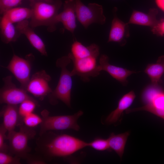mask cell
Wrapping results in <instances>:
<instances>
[{"label": "cell", "mask_w": 164, "mask_h": 164, "mask_svg": "<svg viewBox=\"0 0 164 164\" xmlns=\"http://www.w3.org/2000/svg\"><path fill=\"white\" fill-rule=\"evenodd\" d=\"M44 133L48 136L45 134L39 136L37 149L48 158L67 157L88 146L87 142L68 135L51 134L50 137L48 133Z\"/></svg>", "instance_id": "obj_1"}, {"label": "cell", "mask_w": 164, "mask_h": 164, "mask_svg": "<svg viewBox=\"0 0 164 164\" xmlns=\"http://www.w3.org/2000/svg\"><path fill=\"white\" fill-rule=\"evenodd\" d=\"M32 15L29 22L32 28L41 26L49 27L50 31L55 30L53 22L61 5L60 0L49 3L40 0H30Z\"/></svg>", "instance_id": "obj_2"}, {"label": "cell", "mask_w": 164, "mask_h": 164, "mask_svg": "<svg viewBox=\"0 0 164 164\" xmlns=\"http://www.w3.org/2000/svg\"><path fill=\"white\" fill-rule=\"evenodd\" d=\"M71 61L68 56H63L56 61V66L61 69V72L56 87L48 96L49 101L52 104H56L59 100L68 107H71L73 76L71 71L67 69V67Z\"/></svg>", "instance_id": "obj_3"}, {"label": "cell", "mask_w": 164, "mask_h": 164, "mask_svg": "<svg viewBox=\"0 0 164 164\" xmlns=\"http://www.w3.org/2000/svg\"><path fill=\"white\" fill-rule=\"evenodd\" d=\"M49 112L44 110L41 112L42 122L40 125L39 136L45 132L53 130L72 129L78 131L80 127L77 121L83 114L79 110L73 115L51 116Z\"/></svg>", "instance_id": "obj_4"}, {"label": "cell", "mask_w": 164, "mask_h": 164, "mask_svg": "<svg viewBox=\"0 0 164 164\" xmlns=\"http://www.w3.org/2000/svg\"><path fill=\"white\" fill-rule=\"evenodd\" d=\"M142 100L145 105L142 107L128 109L127 114L140 111H145L164 119V91L157 85L152 84L144 91Z\"/></svg>", "instance_id": "obj_5"}, {"label": "cell", "mask_w": 164, "mask_h": 164, "mask_svg": "<svg viewBox=\"0 0 164 164\" xmlns=\"http://www.w3.org/2000/svg\"><path fill=\"white\" fill-rule=\"evenodd\" d=\"M19 126V131H14L7 134L9 151L12 154L25 159L30 150L28 145V141L34 137L36 133L33 128L24 124Z\"/></svg>", "instance_id": "obj_6"}, {"label": "cell", "mask_w": 164, "mask_h": 164, "mask_svg": "<svg viewBox=\"0 0 164 164\" xmlns=\"http://www.w3.org/2000/svg\"><path fill=\"white\" fill-rule=\"evenodd\" d=\"M75 2L76 18L85 28L93 23L103 25L105 23L106 18L101 5L90 3L86 5L81 0H75Z\"/></svg>", "instance_id": "obj_7"}, {"label": "cell", "mask_w": 164, "mask_h": 164, "mask_svg": "<svg viewBox=\"0 0 164 164\" xmlns=\"http://www.w3.org/2000/svg\"><path fill=\"white\" fill-rule=\"evenodd\" d=\"M3 80L4 84L0 91L1 104L17 105L25 100L34 99L26 90L16 86L12 82V76H7L3 78Z\"/></svg>", "instance_id": "obj_8"}, {"label": "cell", "mask_w": 164, "mask_h": 164, "mask_svg": "<svg viewBox=\"0 0 164 164\" xmlns=\"http://www.w3.org/2000/svg\"><path fill=\"white\" fill-rule=\"evenodd\" d=\"M98 56H91L80 58L72 59L73 68L71 71L73 76L77 75L84 82H88L91 77H95L101 70L97 63Z\"/></svg>", "instance_id": "obj_9"}, {"label": "cell", "mask_w": 164, "mask_h": 164, "mask_svg": "<svg viewBox=\"0 0 164 164\" xmlns=\"http://www.w3.org/2000/svg\"><path fill=\"white\" fill-rule=\"evenodd\" d=\"M3 67L10 71L21 84V87L26 90L30 79L31 60L25 59L14 54L9 64Z\"/></svg>", "instance_id": "obj_10"}, {"label": "cell", "mask_w": 164, "mask_h": 164, "mask_svg": "<svg viewBox=\"0 0 164 164\" xmlns=\"http://www.w3.org/2000/svg\"><path fill=\"white\" fill-rule=\"evenodd\" d=\"M51 77L45 70L34 73L30 78L26 91L34 97L42 100L53 90L49 85Z\"/></svg>", "instance_id": "obj_11"}, {"label": "cell", "mask_w": 164, "mask_h": 164, "mask_svg": "<svg viewBox=\"0 0 164 164\" xmlns=\"http://www.w3.org/2000/svg\"><path fill=\"white\" fill-rule=\"evenodd\" d=\"M76 18L75 0H66L64 4L63 11L58 13L54 19V26L56 28L55 25L61 22L64 27L73 35L77 27Z\"/></svg>", "instance_id": "obj_12"}, {"label": "cell", "mask_w": 164, "mask_h": 164, "mask_svg": "<svg viewBox=\"0 0 164 164\" xmlns=\"http://www.w3.org/2000/svg\"><path fill=\"white\" fill-rule=\"evenodd\" d=\"M109 58L104 54L102 55L99 60V65L101 71H105L112 77L118 81L125 85L128 83L127 78L135 71L130 70L110 64L109 62Z\"/></svg>", "instance_id": "obj_13"}, {"label": "cell", "mask_w": 164, "mask_h": 164, "mask_svg": "<svg viewBox=\"0 0 164 164\" xmlns=\"http://www.w3.org/2000/svg\"><path fill=\"white\" fill-rule=\"evenodd\" d=\"M20 34H24L32 46L42 55L47 56L45 45L41 39L34 31L27 20L18 23L15 26Z\"/></svg>", "instance_id": "obj_14"}, {"label": "cell", "mask_w": 164, "mask_h": 164, "mask_svg": "<svg viewBox=\"0 0 164 164\" xmlns=\"http://www.w3.org/2000/svg\"><path fill=\"white\" fill-rule=\"evenodd\" d=\"M1 114L3 120L2 124L7 130L8 134L14 131L16 126L23 124L20 120L17 105L6 104Z\"/></svg>", "instance_id": "obj_15"}, {"label": "cell", "mask_w": 164, "mask_h": 164, "mask_svg": "<svg viewBox=\"0 0 164 164\" xmlns=\"http://www.w3.org/2000/svg\"><path fill=\"white\" fill-rule=\"evenodd\" d=\"M136 96L133 91L124 95L119 100L116 108L107 117L105 120L106 124H114L118 121L123 112L132 105Z\"/></svg>", "instance_id": "obj_16"}, {"label": "cell", "mask_w": 164, "mask_h": 164, "mask_svg": "<svg viewBox=\"0 0 164 164\" xmlns=\"http://www.w3.org/2000/svg\"><path fill=\"white\" fill-rule=\"evenodd\" d=\"M158 13L157 9H150L147 13L134 11L127 23L149 26L152 28L155 26L159 21L156 18Z\"/></svg>", "instance_id": "obj_17"}, {"label": "cell", "mask_w": 164, "mask_h": 164, "mask_svg": "<svg viewBox=\"0 0 164 164\" xmlns=\"http://www.w3.org/2000/svg\"><path fill=\"white\" fill-rule=\"evenodd\" d=\"M71 51L68 55L71 59L82 58L91 56H98L99 47L94 43L86 46L80 42L74 40L71 45Z\"/></svg>", "instance_id": "obj_18"}, {"label": "cell", "mask_w": 164, "mask_h": 164, "mask_svg": "<svg viewBox=\"0 0 164 164\" xmlns=\"http://www.w3.org/2000/svg\"><path fill=\"white\" fill-rule=\"evenodd\" d=\"M116 11L112 21L108 42H113L121 44L124 38L128 35L126 31L128 24L123 22L117 17Z\"/></svg>", "instance_id": "obj_19"}, {"label": "cell", "mask_w": 164, "mask_h": 164, "mask_svg": "<svg viewBox=\"0 0 164 164\" xmlns=\"http://www.w3.org/2000/svg\"><path fill=\"white\" fill-rule=\"evenodd\" d=\"M0 26L2 40L6 43L16 41L20 34L13 23L3 15L1 18Z\"/></svg>", "instance_id": "obj_20"}, {"label": "cell", "mask_w": 164, "mask_h": 164, "mask_svg": "<svg viewBox=\"0 0 164 164\" xmlns=\"http://www.w3.org/2000/svg\"><path fill=\"white\" fill-rule=\"evenodd\" d=\"M129 135V131L116 135L112 133L107 139L110 149L114 150L121 159L124 153L126 142Z\"/></svg>", "instance_id": "obj_21"}, {"label": "cell", "mask_w": 164, "mask_h": 164, "mask_svg": "<svg viewBox=\"0 0 164 164\" xmlns=\"http://www.w3.org/2000/svg\"><path fill=\"white\" fill-rule=\"evenodd\" d=\"M32 13L31 9L25 7H15L7 11L3 15L13 23H18L30 19Z\"/></svg>", "instance_id": "obj_22"}, {"label": "cell", "mask_w": 164, "mask_h": 164, "mask_svg": "<svg viewBox=\"0 0 164 164\" xmlns=\"http://www.w3.org/2000/svg\"><path fill=\"white\" fill-rule=\"evenodd\" d=\"M144 72L150 78L152 84L157 85L164 73V62L158 61L155 63L149 64Z\"/></svg>", "instance_id": "obj_23"}, {"label": "cell", "mask_w": 164, "mask_h": 164, "mask_svg": "<svg viewBox=\"0 0 164 164\" xmlns=\"http://www.w3.org/2000/svg\"><path fill=\"white\" fill-rule=\"evenodd\" d=\"M37 105V102L34 99L25 100L20 104L18 107L19 113L20 120L23 123V118L33 113Z\"/></svg>", "instance_id": "obj_24"}, {"label": "cell", "mask_w": 164, "mask_h": 164, "mask_svg": "<svg viewBox=\"0 0 164 164\" xmlns=\"http://www.w3.org/2000/svg\"><path fill=\"white\" fill-rule=\"evenodd\" d=\"M42 121L41 117L33 112L26 116L23 119V124L31 128H33L39 125H40Z\"/></svg>", "instance_id": "obj_25"}, {"label": "cell", "mask_w": 164, "mask_h": 164, "mask_svg": "<svg viewBox=\"0 0 164 164\" xmlns=\"http://www.w3.org/2000/svg\"><path fill=\"white\" fill-rule=\"evenodd\" d=\"M88 146L99 151H104L110 149L107 139L100 138H95L88 143Z\"/></svg>", "instance_id": "obj_26"}, {"label": "cell", "mask_w": 164, "mask_h": 164, "mask_svg": "<svg viewBox=\"0 0 164 164\" xmlns=\"http://www.w3.org/2000/svg\"><path fill=\"white\" fill-rule=\"evenodd\" d=\"M22 0H0V14L3 15L5 12L21 4Z\"/></svg>", "instance_id": "obj_27"}, {"label": "cell", "mask_w": 164, "mask_h": 164, "mask_svg": "<svg viewBox=\"0 0 164 164\" xmlns=\"http://www.w3.org/2000/svg\"><path fill=\"white\" fill-rule=\"evenodd\" d=\"M8 153L0 152V164H20L21 158Z\"/></svg>", "instance_id": "obj_28"}, {"label": "cell", "mask_w": 164, "mask_h": 164, "mask_svg": "<svg viewBox=\"0 0 164 164\" xmlns=\"http://www.w3.org/2000/svg\"><path fill=\"white\" fill-rule=\"evenodd\" d=\"M7 132L6 129L1 124L0 126V152L8 153L9 151V146L5 142L7 139V135L6 133Z\"/></svg>", "instance_id": "obj_29"}, {"label": "cell", "mask_w": 164, "mask_h": 164, "mask_svg": "<svg viewBox=\"0 0 164 164\" xmlns=\"http://www.w3.org/2000/svg\"><path fill=\"white\" fill-rule=\"evenodd\" d=\"M25 160L28 164H45V161L43 158L29 154Z\"/></svg>", "instance_id": "obj_30"}, {"label": "cell", "mask_w": 164, "mask_h": 164, "mask_svg": "<svg viewBox=\"0 0 164 164\" xmlns=\"http://www.w3.org/2000/svg\"><path fill=\"white\" fill-rule=\"evenodd\" d=\"M152 31L155 34L159 36L164 35V19L159 21L157 24L152 28Z\"/></svg>", "instance_id": "obj_31"}, {"label": "cell", "mask_w": 164, "mask_h": 164, "mask_svg": "<svg viewBox=\"0 0 164 164\" xmlns=\"http://www.w3.org/2000/svg\"><path fill=\"white\" fill-rule=\"evenodd\" d=\"M155 2L158 7L164 11V0H155Z\"/></svg>", "instance_id": "obj_32"}, {"label": "cell", "mask_w": 164, "mask_h": 164, "mask_svg": "<svg viewBox=\"0 0 164 164\" xmlns=\"http://www.w3.org/2000/svg\"><path fill=\"white\" fill-rule=\"evenodd\" d=\"M49 3H53V0H40Z\"/></svg>", "instance_id": "obj_33"}]
</instances>
